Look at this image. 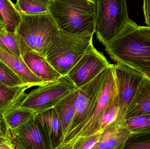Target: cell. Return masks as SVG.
I'll return each instance as SVG.
<instances>
[{
    "label": "cell",
    "instance_id": "836d02e7",
    "mask_svg": "<svg viewBox=\"0 0 150 149\" xmlns=\"http://www.w3.org/2000/svg\"><path fill=\"white\" fill-rule=\"evenodd\" d=\"M2 120L0 119V130H3L2 125Z\"/></svg>",
    "mask_w": 150,
    "mask_h": 149
},
{
    "label": "cell",
    "instance_id": "83f0119b",
    "mask_svg": "<svg viewBox=\"0 0 150 149\" xmlns=\"http://www.w3.org/2000/svg\"><path fill=\"white\" fill-rule=\"evenodd\" d=\"M143 11L145 23L148 27H150V0H143Z\"/></svg>",
    "mask_w": 150,
    "mask_h": 149
},
{
    "label": "cell",
    "instance_id": "44dd1931",
    "mask_svg": "<svg viewBox=\"0 0 150 149\" xmlns=\"http://www.w3.org/2000/svg\"><path fill=\"white\" fill-rule=\"evenodd\" d=\"M51 0H16V7L20 13L38 15L49 13Z\"/></svg>",
    "mask_w": 150,
    "mask_h": 149
},
{
    "label": "cell",
    "instance_id": "ac0fdd59",
    "mask_svg": "<svg viewBox=\"0 0 150 149\" xmlns=\"http://www.w3.org/2000/svg\"><path fill=\"white\" fill-rule=\"evenodd\" d=\"M75 92L65 97L53 108L58 115L61 124L64 138L74 116Z\"/></svg>",
    "mask_w": 150,
    "mask_h": 149
},
{
    "label": "cell",
    "instance_id": "d6986e66",
    "mask_svg": "<svg viewBox=\"0 0 150 149\" xmlns=\"http://www.w3.org/2000/svg\"><path fill=\"white\" fill-rule=\"evenodd\" d=\"M16 106L4 113L1 120L6 129H13L27 122L35 113L31 109Z\"/></svg>",
    "mask_w": 150,
    "mask_h": 149
},
{
    "label": "cell",
    "instance_id": "277c9868",
    "mask_svg": "<svg viewBox=\"0 0 150 149\" xmlns=\"http://www.w3.org/2000/svg\"><path fill=\"white\" fill-rule=\"evenodd\" d=\"M113 66V64H112L92 80L76 90L74 116L59 149H72L79 133L91 115L97 100Z\"/></svg>",
    "mask_w": 150,
    "mask_h": 149
},
{
    "label": "cell",
    "instance_id": "d4e9b609",
    "mask_svg": "<svg viewBox=\"0 0 150 149\" xmlns=\"http://www.w3.org/2000/svg\"><path fill=\"white\" fill-rule=\"evenodd\" d=\"M123 149H150V131L131 134Z\"/></svg>",
    "mask_w": 150,
    "mask_h": 149
},
{
    "label": "cell",
    "instance_id": "603a6c76",
    "mask_svg": "<svg viewBox=\"0 0 150 149\" xmlns=\"http://www.w3.org/2000/svg\"><path fill=\"white\" fill-rule=\"evenodd\" d=\"M0 48L13 55L22 57L20 40L16 32L5 31L0 32Z\"/></svg>",
    "mask_w": 150,
    "mask_h": 149
},
{
    "label": "cell",
    "instance_id": "f1b7e54d",
    "mask_svg": "<svg viewBox=\"0 0 150 149\" xmlns=\"http://www.w3.org/2000/svg\"><path fill=\"white\" fill-rule=\"evenodd\" d=\"M139 30L140 32L143 34L145 36L150 38V27L145 26H139Z\"/></svg>",
    "mask_w": 150,
    "mask_h": 149
},
{
    "label": "cell",
    "instance_id": "4fadbf2b",
    "mask_svg": "<svg viewBox=\"0 0 150 149\" xmlns=\"http://www.w3.org/2000/svg\"><path fill=\"white\" fill-rule=\"evenodd\" d=\"M131 134L122 121L116 120L102 130L93 149H123Z\"/></svg>",
    "mask_w": 150,
    "mask_h": 149
},
{
    "label": "cell",
    "instance_id": "484cf974",
    "mask_svg": "<svg viewBox=\"0 0 150 149\" xmlns=\"http://www.w3.org/2000/svg\"><path fill=\"white\" fill-rule=\"evenodd\" d=\"M0 82L9 87L19 86L29 84L25 83L16 73L1 60H0Z\"/></svg>",
    "mask_w": 150,
    "mask_h": 149
},
{
    "label": "cell",
    "instance_id": "7a4b0ae2",
    "mask_svg": "<svg viewBox=\"0 0 150 149\" xmlns=\"http://www.w3.org/2000/svg\"><path fill=\"white\" fill-rule=\"evenodd\" d=\"M49 13L59 30L74 34L95 33L96 9L93 0H51Z\"/></svg>",
    "mask_w": 150,
    "mask_h": 149
},
{
    "label": "cell",
    "instance_id": "e0dca14e",
    "mask_svg": "<svg viewBox=\"0 0 150 149\" xmlns=\"http://www.w3.org/2000/svg\"><path fill=\"white\" fill-rule=\"evenodd\" d=\"M33 87L25 84L16 87H9L0 82V119L2 115L12 108L18 105L23 99L27 89Z\"/></svg>",
    "mask_w": 150,
    "mask_h": 149
},
{
    "label": "cell",
    "instance_id": "f546056e",
    "mask_svg": "<svg viewBox=\"0 0 150 149\" xmlns=\"http://www.w3.org/2000/svg\"><path fill=\"white\" fill-rule=\"evenodd\" d=\"M0 149H15V147L10 140H8L0 145Z\"/></svg>",
    "mask_w": 150,
    "mask_h": 149
},
{
    "label": "cell",
    "instance_id": "9c48e42d",
    "mask_svg": "<svg viewBox=\"0 0 150 149\" xmlns=\"http://www.w3.org/2000/svg\"><path fill=\"white\" fill-rule=\"evenodd\" d=\"M111 64L92 44L67 75L79 88L92 80Z\"/></svg>",
    "mask_w": 150,
    "mask_h": 149
},
{
    "label": "cell",
    "instance_id": "ba28073f",
    "mask_svg": "<svg viewBox=\"0 0 150 149\" xmlns=\"http://www.w3.org/2000/svg\"><path fill=\"white\" fill-rule=\"evenodd\" d=\"M120 105L117 120L123 121L126 110L134 96L144 75L142 72L121 64H114Z\"/></svg>",
    "mask_w": 150,
    "mask_h": 149
},
{
    "label": "cell",
    "instance_id": "4316f807",
    "mask_svg": "<svg viewBox=\"0 0 150 149\" xmlns=\"http://www.w3.org/2000/svg\"><path fill=\"white\" fill-rule=\"evenodd\" d=\"M101 131L78 140L71 149H93L99 140Z\"/></svg>",
    "mask_w": 150,
    "mask_h": 149
},
{
    "label": "cell",
    "instance_id": "8fae6325",
    "mask_svg": "<svg viewBox=\"0 0 150 149\" xmlns=\"http://www.w3.org/2000/svg\"><path fill=\"white\" fill-rule=\"evenodd\" d=\"M116 89V81L114 73L113 64L105 81L91 115L79 133L75 143L80 139L94 134L100 131V119Z\"/></svg>",
    "mask_w": 150,
    "mask_h": 149
},
{
    "label": "cell",
    "instance_id": "52a82bcc",
    "mask_svg": "<svg viewBox=\"0 0 150 149\" xmlns=\"http://www.w3.org/2000/svg\"><path fill=\"white\" fill-rule=\"evenodd\" d=\"M67 75L58 80L39 86L26 94L18 106L35 113L53 108L59 101L77 89Z\"/></svg>",
    "mask_w": 150,
    "mask_h": 149
},
{
    "label": "cell",
    "instance_id": "30bf717a",
    "mask_svg": "<svg viewBox=\"0 0 150 149\" xmlns=\"http://www.w3.org/2000/svg\"><path fill=\"white\" fill-rule=\"evenodd\" d=\"M5 133L15 149H48L41 129L34 116L22 126Z\"/></svg>",
    "mask_w": 150,
    "mask_h": 149
},
{
    "label": "cell",
    "instance_id": "2e32d148",
    "mask_svg": "<svg viewBox=\"0 0 150 149\" xmlns=\"http://www.w3.org/2000/svg\"><path fill=\"white\" fill-rule=\"evenodd\" d=\"M0 60L16 73L25 84L33 86L46 84L35 75L26 65L22 57H19L0 48Z\"/></svg>",
    "mask_w": 150,
    "mask_h": 149
},
{
    "label": "cell",
    "instance_id": "7402d4cb",
    "mask_svg": "<svg viewBox=\"0 0 150 149\" xmlns=\"http://www.w3.org/2000/svg\"><path fill=\"white\" fill-rule=\"evenodd\" d=\"M120 105L117 87L109 100L102 115L100 123V131L106 127L114 122L120 114Z\"/></svg>",
    "mask_w": 150,
    "mask_h": 149
},
{
    "label": "cell",
    "instance_id": "e575fe53",
    "mask_svg": "<svg viewBox=\"0 0 150 149\" xmlns=\"http://www.w3.org/2000/svg\"><path fill=\"white\" fill-rule=\"evenodd\" d=\"M0 21H1V22H4L3 19L2 17L1 14H0Z\"/></svg>",
    "mask_w": 150,
    "mask_h": 149
},
{
    "label": "cell",
    "instance_id": "9a60e30c",
    "mask_svg": "<svg viewBox=\"0 0 150 149\" xmlns=\"http://www.w3.org/2000/svg\"><path fill=\"white\" fill-rule=\"evenodd\" d=\"M147 114H150V80L144 76L126 110L123 120Z\"/></svg>",
    "mask_w": 150,
    "mask_h": 149
},
{
    "label": "cell",
    "instance_id": "1f68e13d",
    "mask_svg": "<svg viewBox=\"0 0 150 149\" xmlns=\"http://www.w3.org/2000/svg\"><path fill=\"white\" fill-rule=\"evenodd\" d=\"M7 31L5 26V24L4 22L0 21V32Z\"/></svg>",
    "mask_w": 150,
    "mask_h": 149
},
{
    "label": "cell",
    "instance_id": "5bb4252c",
    "mask_svg": "<svg viewBox=\"0 0 150 149\" xmlns=\"http://www.w3.org/2000/svg\"><path fill=\"white\" fill-rule=\"evenodd\" d=\"M22 58L30 70L45 83L56 81L62 76L45 56L36 52L26 51L23 53Z\"/></svg>",
    "mask_w": 150,
    "mask_h": 149
},
{
    "label": "cell",
    "instance_id": "5b68a950",
    "mask_svg": "<svg viewBox=\"0 0 150 149\" xmlns=\"http://www.w3.org/2000/svg\"><path fill=\"white\" fill-rule=\"evenodd\" d=\"M21 15V22L16 32L20 40L22 55L30 50L45 57L48 44L59 30L55 21L49 13Z\"/></svg>",
    "mask_w": 150,
    "mask_h": 149
},
{
    "label": "cell",
    "instance_id": "4dcf8cb0",
    "mask_svg": "<svg viewBox=\"0 0 150 149\" xmlns=\"http://www.w3.org/2000/svg\"><path fill=\"white\" fill-rule=\"evenodd\" d=\"M10 140L3 130H0V145L8 140Z\"/></svg>",
    "mask_w": 150,
    "mask_h": 149
},
{
    "label": "cell",
    "instance_id": "cb8c5ba5",
    "mask_svg": "<svg viewBox=\"0 0 150 149\" xmlns=\"http://www.w3.org/2000/svg\"><path fill=\"white\" fill-rule=\"evenodd\" d=\"M122 122L132 134L150 131V114L125 119Z\"/></svg>",
    "mask_w": 150,
    "mask_h": 149
},
{
    "label": "cell",
    "instance_id": "d6a6232c",
    "mask_svg": "<svg viewBox=\"0 0 150 149\" xmlns=\"http://www.w3.org/2000/svg\"><path fill=\"white\" fill-rule=\"evenodd\" d=\"M143 73L145 77H147V78H148L150 80V72L144 73Z\"/></svg>",
    "mask_w": 150,
    "mask_h": 149
},
{
    "label": "cell",
    "instance_id": "6da1fadb",
    "mask_svg": "<svg viewBox=\"0 0 150 149\" xmlns=\"http://www.w3.org/2000/svg\"><path fill=\"white\" fill-rule=\"evenodd\" d=\"M112 60L143 73L150 72V38L142 34L132 19L105 45Z\"/></svg>",
    "mask_w": 150,
    "mask_h": 149
},
{
    "label": "cell",
    "instance_id": "8992f818",
    "mask_svg": "<svg viewBox=\"0 0 150 149\" xmlns=\"http://www.w3.org/2000/svg\"><path fill=\"white\" fill-rule=\"evenodd\" d=\"M96 5L95 33L104 45L114 38L130 20L127 0H93Z\"/></svg>",
    "mask_w": 150,
    "mask_h": 149
},
{
    "label": "cell",
    "instance_id": "7c38bea8",
    "mask_svg": "<svg viewBox=\"0 0 150 149\" xmlns=\"http://www.w3.org/2000/svg\"><path fill=\"white\" fill-rule=\"evenodd\" d=\"M34 118L41 129L48 149H59L64 139L62 127L54 108L35 113Z\"/></svg>",
    "mask_w": 150,
    "mask_h": 149
},
{
    "label": "cell",
    "instance_id": "ffe728a7",
    "mask_svg": "<svg viewBox=\"0 0 150 149\" xmlns=\"http://www.w3.org/2000/svg\"><path fill=\"white\" fill-rule=\"evenodd\" d=\"M0 14L7 31L16 32L21 22V13L11 0H0Z\"/></svg>",
    "mask_w": 150,
    "mask_h": 149
},
{
    "label": "cell",
    "instance_id": "3957f363",
    "mask_svg": "<svg viewBox=\"0 0 150 149\" xmlns=\"http://www.w3.org/2000/svg\"><path fill=\"white\" fill-rule=\"evenodd\" d=\"M93 35L59 30L48 44L46 58L62 76L67 75L92 44Z\"/></svg>",
    "mask_w": 150,
    "mask_h": 149
}]
</instances>
